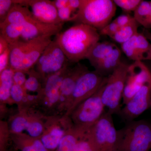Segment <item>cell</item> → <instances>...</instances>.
I'll use <instances>...</instances> for the list:
<instances>
[{
  "label": "cell",
  "instance_id": "obj_17",
  "mask_svg": "<svg viewBox=\"0 0 151 151\" xmlns=\"http://www.w3.org/2000/svg\"><path fill=\"white\" fill-rule=\"evenodd\" d=\"M63 24H47L33 18L23 24L21 40L28 41L40 37L56 36L61 32Z\"/></svg>",
  "mask_w": 151,
  "mask_h": 151
},
{
  "label": "cell",
  "instance_id": "obj_2",
  "mask_svg": "<svg viewBox=\"0 0 151 151\" xmlns=\"http://www.w3.org/2000/svg\"><path fill=\"white\" fill-rule=\"evenodd\" d=\"M52 41L51 37H40L28 41L20 40L9 45L10 67L14 70L27 72L35 66L46 47Z\"/></svg>",
  "mask_w": 151,
  "mask_h": 151
},
{
  "label": "cell",
  "instance_id": "obj_38",
  "mask_svg": "<svg viewBox=\"0 0 151 151\" xmlns=\"http://www.w3.org/2000/svg\"><path fill=\"white\" fill-rule=\"evenodd\" d=\"M25 72L20 70L14 71L13 75L14 83L22 87H24L25 83L27 78L26 76Z\"/></svg>",
  "mask_w": 151,
  "mask_h": 151
},
{
  "label": "cell",
  "instance_id": "obj_35",
  "mask_svg": "<svg viewBox=\"0 0 151 151\" xmlns=\"http://www.w3.org/2000/svg\"><path fill=\"white\" fill-rule=\"evenodd\" d=\"M74 151H94L92 145L86 137V133L80 137Z\"/></svg>",
  "mask_w": 151,
  "mask_h": 151
},
{
  "label": "cell",
  "instance_id": "obj_18",
  "mask_svg": "<svg viewBox=\"0 0 151 151\" xmlns=\"http://www.w3.org/2000/svg\"><path fill=\"white\" fill-rule=\"evenodd\" d=\"M14 70L10 67L0 73V116L1 120L9 113L7 105L14 104L11 96V89L14 84Z\"/></svg>",
  "mask_w": 151,
  "mask_h": 151
},
{
  "label": "cell",
  "instance_id": "obj_22",
  "mask_svg": "<svg viewBox=\"0 0 151 151\" xmlns=\"http://www.w3.org/2000/svg\"><path fill=\"white\" fill-rule=\"evenodd\" d=\"M116 46L115 44L110 42H99L91 50L86 59L95 69L101 61L111 53Z\"/></svg>",
  "mask_w": 151,
  "mask_h": 151
},
{
  "label": "cell",
  "instance_id": "obj_3",
  "mask_svg": "<svg viewBox=\"0 0 151 151\" xmlns=\"http://www.w3.org/2000/svg\"><path fill=\"white\" fill-rule=\"evenodd\" d=\"M86 134L94 151H121L122 130L116 129L112 115L108 111Z\"/></svg>",
  "mask_w": 151,
  "mask_h": 151
},
{
  "label": "cell",
  "instance_id": "obj_41",
  "mask_svg": "<svg viewBox=\"0 0 151 151\" xmlns=\"http://www.w3.org/2000/svg\"><path fill=\"white\" fill-rule=\"evenodd\" d=\"M143 34L147 37L151 43V33L146 29L143 31Z\"/></svg>",
  "mask_w": 151,
  "mask_h": 151
},
{
  "label": "cell",
  "instance_id": "obj_44",
  "mask_svg": "<svg viewBox=\"0 0 151 151\" xmlns=\"http://www.w3.org/2000/svg\"><path fill=\"white\" fill-rule=\"evenodd\" d=\"M150 107L151 108V105H150Z\"/></svg>",
  "mask_w": 151,
  "mask_h": 151
},
{
  "label": "cell",
  "instance_id": "obj_26",
  "mask_svg": "<svg viewBox=\"0 0 151 151\" xmlns=\"http://www.w3.org/2000/svg\"><path fill=\"white\" fill-rule=\"evenodd\" d=\"M84 134L73 126L65 132L55 151H74L78 140Z\"/></svg>",
  "mask_w": 151,
  "mask_h": 151
},
{
  "label": "cell",
  "instance_id": "obj_33",
  "mask_svg": "<svg viewBox=\"0 0 151 151\" xmlns=\"http://www.w3.org/2000/svg\"><path fill=\"white\" fill-rule=\"evenodd\" d=\"M116 6L126 12H134L142 1L141 0H114Z\"/></svg>",
  "mask_w": 151,
  "mask_h": 151
},
{
  "label": "cell",
  "instance_id": "obj_5",
  "mask_svg": "<svg viewBox=\"0 0 151 151\" xmlns=\"http://www.w3.org/2000/svg\"><path fill=\"white\" fill-rule=\"evenodd\" d=\"M116 5L112 0H81L76 24H83L99 31L111 22Z\"/></svg>",
  "mask_w": 151,
  "mask_h": 151
},
{
  "label": "cell",
  "instance_id": "obj_25",
  "mask_svg": "<svg viewBox=\"0 0 151 151\" xmlns=\"http://www.w3.org/2000/svg\"><path fill=\"white\" fill-rule=\"evenodd\" d=\"M29 110H18L16 113L9 116L7 122L11 134H20L26 131L29 120Z\"/></svg>",
  "mask_w": 151,
  "mask_h": 151
},
{
  "label": "cell",
  "instance_id": "obj_27",
  "mask_svg": "<svg viewBox=\"0 0 151 151\" xmlns=\"http://www.w3.org/2000/svg\"><path fill=\"white\" fill-rule=\"evenodd\" d=\"M52 1L57 9L58 17L61 22L75 21L78 11L71 6L69 0H54Z\"/></svg>",
  "mask_w": 151,
  "mask_h": 151
},
{
  "label": "cell",
  "instance_id": "obj_8",
  "mask_svg": "<svg viewBox=\"0 0 151 151\" xmlns=\"http://www.w3.org/2000/svg\"><path fill=\"white\" fill-rule=\"evenodd\" d=\"M122 130L121 151H149L151 149V124L131 121Z\"/></svg>",
  "mask_w": 151,
  "mask_h": 151
},
{
  "label": "cell",
  "instance_id": "obj_16",
  "mask_svg": "<svg viewBox=\"0 0 151 151\" xmlns=\"http://www.w3.org/2000/svg\"><path fill=\"white\" fill-rule=\"evenodd\" d=\"M126 56L134 61L151 60V43L143 33L137 32L121 45Z\"/></svg>",
  "mask_w": 151,
  "mask_h": 151
},
{
  "label": "cell",
  "instance_id": "obj_23",
  "mask_svg": "<svg viewBox=\"0 0 151 151\" xmlns=\"http://www.w3.org/2000/svg\"><path fill=\"white\" fill-rule=\"evenodd\" d=\"M121 57L122 51L116 46L111 53L101 61L95 70L105 76L107 74H111L122 62Z\"/></svg>",
  "mask_w": 151,
  "mask_h": 151
},
{
  "label": "cell",
  "instance_id": "obj_36",
  "mask_svg": "<svg viewBox=\"0 0 151 151\" xmlns=\"http://www.w3.org/2000/svg\"><path fill=\"white\" fill-rule=\"evenodd\" d=\"M119 28L117 24L113 21L99 31V32L100 35L108 36L111 37L118 31Z\"/></svg>",
  "mask_w": 151,
  "mask_h": 151
},
{
  "label": "cell",
  "instance_id": "obj_40",
  "mask_svg": "<svg viewBox=\"0 0 151 151\" xmlns=\"http://www.w3.org/2000/svg\"><path fill=\"white\" fill-rule=\"evenodd\" d=\"M9 44L7 41L1 35H0V54L9 48Z\"/></svg>",
  "mask_w": 151,
  "mask_h": 151
},
{
  "label": "cell",
  "instance_id": "obj_24",
  "mask_svg": "<svg viewBox=\"0 0 151 151\" xmlns=\"http://www.w3.org/2000/svg\"><path fill=\"white\" fill-rule=\"evenodd\" d=\"M33 18L34 17L33 16L31 11L28 7L14 4L5 20L3 23L23 25L28 20Z\"/></svg>",
  "mask_w": 151,
  "mask_h": 151
},
{
  "label": "cell",
  "instance_id": "obj_31",
  "mask_svg": "<svg viewBox=\"0 0 151 151\" xmlns=\"http://www.w3.org/2000/svg\"><path fill=\"white\" fill-rule=\"evenodd\" d=\"M27 74L29 77L25 83L24 88L27 92L38 93L42 87V79L40 75L33 68L30 69Z\"/></svg>",
  "mask_w": 151,
  "mask_h": 151
},
{
  "label": "cell",
  "instance_id": "obj_1",
  "mask_svg": "<svg viewBox=\"0 0 151 151\" xmlns=\"http://www.w3.org/2000/svg\"><path fill=\"white\" fill-rule=\"evenodd\" d=\"M99 31L83 24H76L61 32L55 39L70 63L86 59L100 39Z\"/></svg>",
  "mask_w": 151,
  "mask_h": 151
},
{
  "label": "cell",
  "instance_id": "obj_7",
  "mask_svg": "<svg viewBox=\"0 0 151 151\" xmlns=\"http://www.w3.org/2000/svg\"><path fill=\"white\" fill-rule=\"evenodd\" d=\"M129 65L122 62L107 77L102 99L108 112L112 115L121 112V102L123 98L126 76Z\"/></svg>",
  "mask_w": 151,
  "mask_h": 151
},
{
  "label": "cell",
  "instance_id": "obj_10",
  "mask_svg": "<svg viewBox=\"0 0 151 151\" xmlns=\"http://www.w3.org/2000/svg\"><path fill=\"white\" fill-rule=\"evenodd\" d=\"M70 63L55 39L46 47L35 64V70L42 79L59 71Z\"/></svg>",
  "mask_w": 151,
  "mask_h": 151
},
{
  "label": "cell",
  "instance_id": "obj_11",
  "mask_svg": "<svg viewBox=\"0 0 151 151\" xmlns=\"http://www.w3.org/2000/svg\"><path fill=\"white\" fill-rule=\"evenodd\" d=\"M73 126L69 116H45L44 131L40 138L49 151H55L65 132Z\"/></svg>",
  "mask_w": 151,
  "mask_h": 151
},
{
  "label": "cell",
  "instance_id": "obj_28",
  "mask_svg": "<svg viewBox=\"0 0 151 151\" xmlns=\"http://www.w3.org/2000/svg\"><path fill=\"white\" fill-rule=\"evenodd\" d=\"M23 28L22 24L2 23L0 24V35L10 44L20 40Z\"/></svg>",
  "mask_w": 151,
  "mask_h": 151
},
{
  "label": "cell",
  "instance_id": "obj_6",
  "mask_svg": "<svg viewBox=\"0 0 151 151\" xmlns=\"http://www.w3.org/2000/svg\"><path fill=\"white\" fill-rule=\"evenodd\" d=\"M70 63H68L59 71L49 75L42 81V89L36 95V104L34 108L45 116L59 115L60 86L70 67Z\"/></svg>",
  "mask_w": 151,
  "mask_h": 151
},
{
  "label": "cell",
  "instance_id": "obj_13",
  "mask_svg": "<svg viewBox=\"0 0 151 151\" xmlns=\"http://www.w3.org/2000/svg\"><path fill=\"white\" fill-rule=\"evenodd\" d=\"M151 103V79L143 85L120 113L124 119L131 122L150 107Z\"/></svg>",
  "mask_w": 151,
  "mask_h": 151
},
{
  "label": "cell",
  "instance_id": "obj_39",
  "mask_svg": "<svg viewBox=\"0 0 151 151\" xmlns=\"http://www.w3.org/2000/svg\"><path fill=\"white\" fill-rule=\"evenodd\" d=\"M134 19V16L128 14H124L117 17L113 21L117 24L119 27H122L129 24Z\"/></svg>",
  "mask_w": 151,
  "mask_h": 151
},
{
  "label": "cell",
  "instance_id": "obj_12",
  "mask_svg": "<svg viewBox=\"0 0 151 151\" xmlns=\"http://www.w3.org/2000/svg\"><path fill=\"white\" fill-rule=\"evenodd\" d=\"M150 79V71L143 61H134L129 65L122 98L124 105H126L143 85Z\"/></svg>",
  "mask_w": 151,
  "mask_h": 151
},
{
  "label": "cell",
  "instance_id": "obj_30",
  "mask_svg": "<svg viewBox=\"0 0 151 151\" xmlns=\"http://www.w3.org/2000/svg\"><path fill=\"white\" fill-rule=\"evenodd\" d=\"M151 9V1H142L136 10L134 17L139 24L146 28L150 17Z\"/></svg>",
  "mask_w": 151,
  "mask_h": 151
},
{
  "label": "cell",
  "instance_id": "obj_43",
  "mask_svg": "<svg viewBox=\"0 0 151 151\" xmlns=\"http://www.w3.org/2000/svg\"><path fill=\"white\" fill-rule=\"evenodd\" d=\"M17 150H16L15 149V150H12V151H17Z\"/></svg>",
  "mask_w": 151,
  "mask_h": 151
},
{
  "label": "cell",
  "instance_id": "obj_29",
  "mask_svg": "<svg viewBox=\"0 0 151 151\" xmlns=\"http://www.w3.org/2000/svg\"><path fill=\"white\" fill-rule=\"evenodd\" d=\"M139 24L134 19L129 24L119 28L118 31L111 38L121 45L125 43L138 32Z\"/></svg>",
  "mask_w": 151,
  "mask_h": 151
},
{
  "label": "cell",
  "instance_id": "obj_37",
  "mask_svg": "<svg viewBox=\"0 0 151 151\" xmlns=\"http://www.w3.org/2000/svg\"><path fill=\"white\" fill-rule=\"evenodd\" d=\"M10 55L9 47L0 54V73L10 67Z\"/></svg>",
  "mask_w": 151,
  "mask_h": 151
},
{
  "label": "cell",
  "instance_id": "obj_4",
  "mask_svg": "<svg viewBox=\"0 0 151 151\" xmlns=\"http://www.w3.org/2000/svg\"><path fill=\"white\" fill-rule=\"evenodd\" d=\"M107 77L97 92L80 103L69 115L74 127L82 133L85 134L105 113L102 95Z\"/></svg>",
  "mask_w": 151,
  "mask_h": 151
},
{
  "label": "cell",
  "instance_id": "obj_32",
  "mask_svg": "<svg viewBox=\"0 0 151 151\" xmlns=\"http://www.w3.org/2000/svg\"><path fill=\"white\" fill-rule=\"evenodd\" d=\"M12 142L11 133L7 121L0 120V151H8L10 142Z\"/></svg>",
  "mask_w": 151,
  "mask_h": 151
},
{
  "label": "cell",
  "instance_id": "obj_9",
  "mask_svg": "<svg viewBox=\"0 0 151 151\" xmlns=\"http://www.w3.org/2000/svg\"><path fill=\"white\" fill-rule=\"evenodd\" d=\"M106 76L96 70H88L78 78L64 116L68 117L80 103L91 97L100 88Z\"/></svg>",
  "mask_w": 151,
  "mask_h": 151
},
{
  "label": "cell",
  "instance_id": "obj_21",
  "mask_svg": "<svg viewBox=\"0 0 151 151\" xmlns=\"http://www.w3.org/2000/svg\"><path fill=\"white\" fill-rule=\"evenodd\" d=\"M28 112L29 120L26 129L28 134L40 138L44 131L45 116L34 108H30Z\"/></svg>",
  "mask_w": 151,
  "mask_h": 151
},
{
  "label": "cell",
  "instance_id": "obj_20",
  "mask_svg": "<svg viewBox=\"0 0 151 151\" xmlns=\"http://www.w3.org/2000/svg\"><path fill=\"white\" fill-rule=\"evenodd\" d=\"M11 96L14 104L17 106L18 110H29L34 108L37 96L29 94L24 87L14 84L11 89Z\"/></svg>",
  "mask_w": 151,
  "mask_h": 151
},
{
  "label": "cell",
  "instance_id": "obj_14",
  "mask_svg": "<svg viewBox=\"0 0 151 151\" xmlns=\"http://www.w3.org/2000/svg\"><path fill=\"white\" fill-rule=\"evenodd\" d=\"M88 70L86 66L79 63L68 68L60 86L59 115L64 116L66 113L78 78Z\"/></svg>",
  "mask_w": 151,
  "mask_h": 151
},
{
  "label": "cell",
  "instance_id": "obj_19",
  "mask_svg": "<svg viewBox=\"0 0 151 151\" xmlns=\"http://www.w3.org/2000/svg\"><path fill=\"white\" fill-rule=\"evenodd\" d=\"M15 149L20 151H49L40 138L31 137L26 133L11 134Z\"/></svg>",
  "mask_w": 151,
  "mask_h": 151
},
{
  "label": "cell",
  "instance_id": "obj_34",
  "mask_svg": "<svg viewBox=\"0 0 151 151\" xmlns=\"http://www.w3.org/2000/svg\"><path fill=\"white\" fill-rule=\"evenodd\" d=\"M14 4V0H0V23L5 20Z\"/></svg>",
  "mask_w": 151,
  "mask_h": 151
},
{
  "label": "cell",
  "instance_id": "obj_42",
  "mask_svg": "<svg viewBox=\"0 0 151 151\" xmlns=\"http://www.w3.org/2000/svg\"><path fill=\"white\" fill-rule=\"evenodd\" d=\"M151 28V9L150 14V17L148 21L147 24V27L146 29Z\"/></svg>",
  "mask_w": 151,
  "mask_h": 151
},
{
  "label": "cell",
  "instance_id": "obj_15",
  "mask_svg": "<svg viewBox=\"0 0 151 151\" xmlns=\"http://www.w3.org/2000/svg\"><path fill=\"white\" fill-rule=\"evenodd\" d=\"M15 3L30 8L35 19L49 24L58 25L61 22L58 10L52 1L49 0H15Z\"/></svg>",
  "mask_w": 151,
  "mask_h": 151
}]
</instances>
